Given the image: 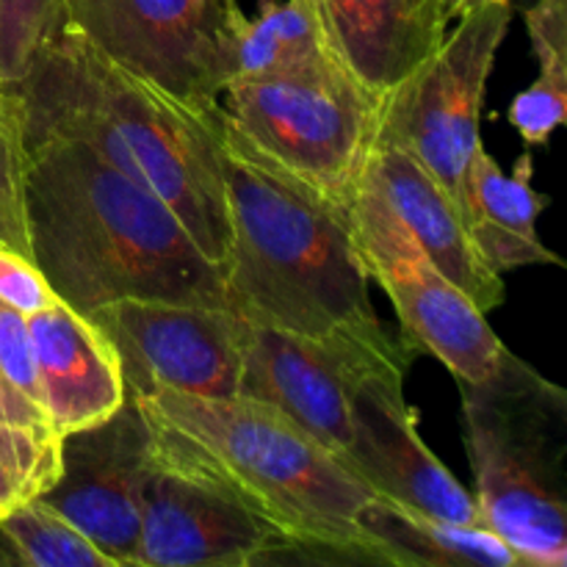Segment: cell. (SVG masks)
<instances>
[{
  "label": "cell",
  "instance_id": "6da1fadb",
  "mask_svg": "<svg viewBox=\"0 0 567 567\" xmlns=\"http://www.w3.org/2000/svg\"><path fill=\"white\" fill-rule=\"evenodd\" d=\"M31 260L78 313L120 299L225 305V275L169 205L83 142L25 136Z\"/></svg>",
  "mask_w": 567,
  "mask_h": 567
},
{
  "label": "cell",
  "instance_id": "7a4b0ae2",
  "mask_svg": "<svg viewBox=\"0 0 567 567\" xmlns=\"http://www.w3.org/2000/svg\"><path fill=\"white\" fill-rule=\"evenodd\" d=\"M216 150L230 216L227 308L255 324L324 341H399L371 305L349 205L282 169L233 125L221 103Z\"/></svg>",
  "mask_w": 567,
  "mask_h": 567
},
{
  "label": "cell",
  "instance_id": "3957f363",
  "mask_svg": "<svg viewBox=\"0 0 567 567\" xmlns=\"http://www.w3.org/2000/svg\"><path fill=\"white\" fill-rule=\"evenodd\" d=\"M142 408L161 463L241 504L299 563L385 565L360 526L377 496L336 452L271 404L247 396L153 393Z\"/></svg>",
  "mask_w": 567,
  "mask_h": 567
},
{
  "label": "cell",
  "instance_id": "277c9868",
  "mask_svg": "<svg viewBox=\"0 0 567 567\" xmlns=\"http://www.w3.org/2000/svg\"><path fill=\"white\" fill-rule=\"evenodd\" d=\"M25 136H64L92 147L164 199L199 252L225 275L230 216L216 150V105H192L105 59L72 28L11 86Z\"/></svg>",
  "mask_w": 567,
  "mask_h": 567
},
{
  "label": "cell",
  "instance_id": "5b68a950",
  "mask_svg": "<svg viewBox=\"0 0 567 567\" xmlns=\"http://www.w3.org/2000/svg\"><path fill=\"white\" fill-rule=\"evenodd\" d=\"M457 385L480 524L524 567H565V391L509 349L485 380Z\"/></svg>",
  "mask_w": 567,
  "mask_h": 567
},
{
  "label": "cell",
  "instance_id": "8992f818",
  "mask_svg": "<svg viewBox=\"0 0 567 567\" xmlns=\"http://www.w3.org/2000/svg\"><path fill=\"white\" fill-rule=\"evenodd\" d=\"M233 125L271 161L338 205H352L380 131L382 97L343 66L225 89Z\"/></svg>",
  "mask_w": 567,
  "mask_h": 567
},
{
  "label": "cell",
  "instance_id": "52a82bcc",
  "mask_svg": "<svg viewBox=\"0 0 567 567\" xmlns=\"http://www.w3.org/2000/svg\"><path fill=\"white\" fill-rule=\"evenodd\" d=\"M509 20L513 3H487L463 14L457 31L382 97L377 144L413 155L460 210L468 164L482 147L485 89Z\"/></svg>",
  "mask_w": 567,
  "mask_h": 567
},
{
  "label": "cell",
  "instance_id": "ba28073f",
  "mask_svg": "<svg viewBox=\"0 0 567 567\" xmlns=\"http://www.w3.org/2000/svg\"><path fill=\"white\" fill-rule=\"evenodd\" d=\"M64 14L105 59L192 105H216L230 86L247 20L219 0H64Z\"/></svg>",
  "mask_w": 567,
  "mask_h": 567
},
{
  "label": "cell",
  "instance_id": "9c48e42d",
  "mask_svg": "<svg viewBox=\"0 0 567 567\" xmlns=\"http://www.w3.org/2000/svg\"><path fill=\"white\" fill-rule=\"evenodd\" d=\"M349 219L365 277L380 282L396 310L399 336L419 354H435L454 380H485L507 347L485 313L426 258L369 175L349 205Z\"/></svg>",
  "mask_w": 567,
  "mask_h": 567
},
{
  "label": "cell",
  "instance_id": "30bf717a",
  "mask_svg": "<svg viewBox=\"0 0 567 567\" xmlns=\"http://www.w3.org/2000/svg\"><path fill=\"white\" fill-rule=\"evenodd\" d=\"M238 396L271 404L343 460L352 437V391L369 371L410 369L419 352L404 338L377 343L308 338L241 319Z\"/></svg>",
  "mask_w": 567,
  "mask_h": 567
},
{
  "label": "cell",
  "instance_id": "8fae6325",
  "mask_svg": "<svg viewBox=\"0 0 567 567\" xmlns=\"http://www.w3.org/2000/svg\"><path fill=\"white\" fill-rule=\"evenodd\" d=\"M89 319L120 358L127 399L175 391L236 396L241 377V316L221 305L120 299Z\"/></svg>",
  "mask_w": 567,
  "mask_h": 567
},
{
  "label": "cell",
  "instance_id": "7c38bea8",
  "mask_svg": "<svg viewBox=\"0 0 567 567\" xmlns=\"http://www.w3.org/2000/svg\"><path fill=\"white\" fill-rule=\"evenodd\" d=\"M61 468L39 496L83 532L114 567H133L144 487L153 471V430L127 399L111 419L59 437Z\"/></svg>",
  "mask_w": 567,
  "mask_h": 567
},
{
  "label": "cell",
  "instance_id": "4fadbf2b",
  "mask_svg": "<svg viewBox=\"0 0 567 567\" xmlns=\"http://www.w3.org/2000/svg\"><path fill=\"white\" fill-rule=\"evenodd\" d=\"M404 371L388 365L354 385L352 437L343 463L380 498L452 524L482 526L474 496L421 441L415 410L404 399Z\"/></svg>",
  "mask_w": 567,
  "mask_h": 567
},
{
  "label": "cell",
  "instance_id": "5bb4252c",
  "mask_svg": "<svg viewBox=\"0 0 567 567\" xmlns=\"http://www.w3.org/2000/svg\"><path fill=\"white\" fill-rule=\"evenodd\" d=\"M286 559L299 563L297 551L241 504L155 457L133 567H255Z\"/></svg>",
  "mask_w": 567,
  "mask_h": 567
},
{
  "label": "cell",
  "instance_id": "9a60e30c",
  "mask_svg": "<svg viewBox=\"0 0 567 567\" xmlns=\"http://www.w3.org/2000/svg\"><path fill=\"white\" fill-rule=\"evenodd\" d=\"M39 408L53 435L111 419L127 402L120 358L103 330L61 299L28 316Z\"/></svg>",
  "mask_w": 567,
  "mask_h": 567
},
{
  "label": "cell",
  "instance_id": "2e32d148",
  "mask_svg": "<svg viewBox=\"0 0 567 567\" xmlns=\"http://www.w3.org/2000/svg\"><path fill=\"white\" fill-rule=\"evenodd\" d=\"M365 175L380 188L393 214L404 221L426 258L482 310L491 313L507 299L502 275L482 258L463 210L452 194L410 153L393 144H374Z\"/></svg>",
  "mask_w": 567,
  "mask_h": 567
},
{
  "label": "cell",
  "instance_id": "e0dca14e",
  "mask_svg": "<svg viewBox=\"0 0 567 567\" xmlns=\"http://www.w3.org/2000/svg\"><path fill=\"white\" fill-rule=\"evenodd\" d=\"M338 64L388 94L446 37L441 0H308Z\"/></svg>",
  "mask_w": 567,
  "mask_h": 567
},
{
  "label": "cell",
  "instance_id": "ac0fdd59",
  "mask_svg": "<svg viewBox=\"0 0 567 567\" xmlns=\"http://www.w3.org/2000/svg\"><path fill=\"white\" fill-rule=\"evenodd\" d=\"M548 199L532 186V155H520L504 175L485 147L474 153L465 175V225L482 258L504 275L520 266H563L537 236V216Z\"/></svg>",
  "mask_w": 567,
  "mask_h": 567
},
{
  "label": "cell",
  "instance_id": "d6986e66",
  "mask_svg": "<svg viewBox=\"0 0 567 567\" xmlns=\"http://www.w3.org/2000/svg\"><path fill=\"white\" fill-rule=\"evenodd\" d=\"M360 526L380 546L388 567H524L485 526L432 518L391 498L365 504Z\"/></svg>",
  "mask_w": 567,
  "mask_h": 567
},
{
  "label": "cell",
  "instance_id": "ffe728a7",
  "mask_svg": "<svg viewBox=\"0 0 567 567\" xmlns=\"http://www.w3.org/2000/svg\"><path fill=\"white\" fill-rule=\"evenodd\" d=\"M233 66V81H269L341 64L327 48L308 0H260L258 14L244 20Z\"/></svg>",
  "mask_w": 567,
  "mask_h": 567
},
{
  "label": "cell",
  "instance_id": "44dd1931",
  "mask_svg": "<svg viewBox=\"0 0 567 567\" xmlns=\"http://www.w3.org/2000/svg\"><path fill=\"white\" fill-rule=\"evenodd\" d=\"M11 563L28 567H114L109 557L64 515L31 498L0 520Z\"/></svg>",
  "mask_w": 567,
  "mask_h": 567
},
{
  "label": "cell",
  "instance_id": "7402d4cb",
  "mask_svg": "<svg viewBox=\"0 0 567 567\" xmlns=\"http://www.w3.org/2000/svg\"><path fill=\"white\" fill-rule=\"evenodd\" d=\"M61 468L59 435L0 421V520L55 482Z\"/></svg>",
  "mask_w": 567,
  "mask_h": 567
},
{
  "label": "cell",
  "instance_id": "603a6c76",
  "mask_svg": "<svg viewBox=\"0 0 567 567\" xmlns=\"http://www.w3.org/2000/svg\"><path fill=\"white\" fill-rule=\"evenodd\" d=\"M64 28V0H0V86L20 83Z\"/></svg>",
  "mask_w": 567,
  "mask_h": 567
},
{
  "label": "cell",
  "instance_id": "cb8c5ba5",
  "mask_svg": "<svg viewBox=\"0 0 567 567\" xmlns=\"http://www.w3.org/2000/svg\"><path fill=\"white\" fill-rule=\"evenodd\" d=\"M28 144L22 105L11 86H0V238L31 258L25 227Z\"/></svg>",
  "mask_w": 567,
  "mask_h": 567
},
{
  "label": "cell",
  "instance_id": "d4e9b609",
  "mask_svg": "<svg viewBox=\"0 0 567 567\" xmlns=\"http://www.w3.org/2000/svg\"><path fill=\"white\" fill-rule=\"evenodd\" d=\"M567 120V83L537 75L532 86L515 94L509 105V125L529 147L548 144L551 133Z\"/></svg>",
  "mask_w": 567,
  "mask_h": 567
},
{
  "label": "cell",
  "instance_id": "484cf974",
  "mask_svg": "<svg viewBox=\"0 0 567 567\" xmlns=\"http://www.w3.org/2000/svg\"><path fill=\"white\" fill-rule=\"evenodd\" d=\"M524 20L540 75L567 83V0H535Z\"/></svg>",
  "mask_w": 567,
  "mask_h": 567
},
{
  "label": "cell",
  "instance_id": "4316f807",
  "mask_svg": "<svg viewBox=\"0 0 567 567\" xmlns=\"http://www.w3.org/2000/svg\"><path fill=\"white\" fill-rule=\"evenodd\" d=\"M0 299L25 316L48 308L50 302L59 299L42 271L37 269V264L3 238H0Z\"/></svg>",
  "mask_w": 567,
  "mask_h": 567
},
{
  "label": "cell",
  "instance_id": "83f0119b",
  "mask_svg": "<svg viewBox=\"0 0 567 567\" xmlns=\"http://www.w3.org/2000/svg\"><path fill=\"white\" fill-rule=\"evenodd\" d=\"M0 371H3L31 402L39 404L28 316L20 313L17 308H11L3 299H0Z\"/></svg>",
  "mask_w": 567,
  "mask_h": 567
},
{
  "label": "cell",
  "instance_id": "f1b7e54d",
  "mask_svg": "<svg viewBox=\"0 0 567 567\" xmlns=\"http://www.w3.org/2000/svg\"><path fill=\"white\" fill-rule=\"evenodd\" d=\"M0 421H6V424H14V426H25V430H33V432H48V435H53V430H50L42 408H39L37 402H31V399H28L25 393H22L20 388H17L14 382L3 374V371H0Z\"/></svg>",
  "mask_w": 567,
  "mask_h": 567
},
{
  "label": "cell",
  "instance_id": "f546056e",
  "mask_svg": "<svg viewBox=\"0 0 567 567\" xmlns=\"http://www.w3.org/2000/svg\"><path fill=\"white\" fill-rule=\"evenodd\" d=\"M487 3H513V0H441V11L446 20H460L468 11L482 9Z\"/></svg>",
  "mask_w": 567,
  "mask_h": 567
},
{
  "label": "cell",
  "instance_id": "4dcf8cb0",
  "mask_svg": "<svg viewBox=\"0 0 567 567\" xmlns=\"http://www.w3.org/2000/svg\"><path fill=\"white\" fill-rule=\"evenodd\" d=\"M219 3H236V0H219Z\"/></svg>",
  "mask_w": 567,
  "mask_h": 567
}]
</instances>
